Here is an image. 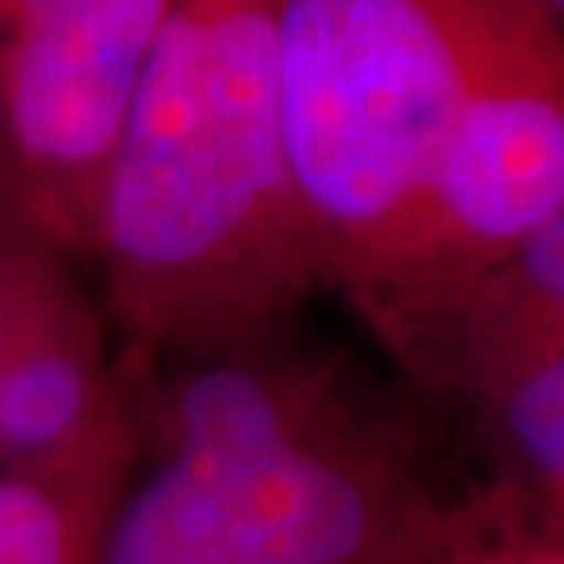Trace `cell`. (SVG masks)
Listing matches in <instances>:
<instances>
[{
    "label": "cell",
    "instance_id": "1",
    "mask_svg": "<svg viewBox=\"0 0 564 564\" xmlns=\"http://www.w3.org/2000/svg\"><path fill=\"white\" fill-rule=\"evenodd\" d=\"M139 456L97 564H431L456 498L402 414L297 330L126 368Z\"/></svg>",
    "mask_w": 564,
    "mask_h": 564
},
{
    "label": "cell",
    "instance_id": "2",
    "mask_svg": "<svg viewBox=\"0 0 564 564\" xmlns=\"http://www.w3.org/2000/svg\"><path fill=\"white\" fill-rule=\"evenodd\" d=\"M118 360L230 351L323 293L289 172L272 0H181L101 188L93 260Z\"/></svg>",
    "mask_w": 564,
    "mask_h": 564
},
{
    "label": "cell",
    "instance_id": "3",
    "mask_svg": "<svg viewBox=\"0 0 564 564\" xmlns=\"http://www.w3.org/2000/svg\"><path fill=\"white\" fill-rule=\"evenodd\" d=\"M502 0H272L276 97L305 235L377 335L435 160Z\"/></svg>",
    "mask_w": 564,
    "mask_h": 564
},
{
    "label": "cell",
    "instance_id": "4",
    "mask_svg": "<svg viewBox=\"0 0 564 564\" xmlns=\"http://www.w3.org/2000/svg\"><path fill=\"white\" fill-rule=\"evenodd\" d=\"M564 205V34L502 0L426 184L381 347L410 377L464 293Z\"/></svg>",
    "mask_w": 564,
    "mask_h": 564
},
{
    "label": "cell",
    "instance_id": "5",
    "mask_svg": "<svg viewBox=\"0 0 564 564\" xmlns=\"http://www.w3.org/2000/svg\"><path fill=\"white\" fill-rule=\"evenodd\" d=\"M181 0H55L0 39V147L13 230L93 260L121 126Z\"/></svg>",
    "mask_w": 564,
    "mask_h": 564
},
{
    "label": "cell",
    "instance_id": "6",
    "mask_svg": "<svg viewBox=\"0 0 564 564\" xmlns=\"http://www.w3.org/2000/svg\"><path fill=\"white\" fill-rule=\"evenodd\" d=\"M76 263L34 242L0 351V473L134 464V381Z\"/></svg>",
    "mask_w": 564,
    "mask_h": 564
},
{
    "label": "cell",
    "instance_id": "7",
    "mask_svg": "<svg viewBox=\"0 0 564 564\" xmlns=\"http://www.w3.org/2000/svg\"><path fill=\"white\" fill-rule=\"evenodd\" d=\"M556 343H564V205L464 293L410 381L464 405Z\"/></svg>",
    "mask_w": 564,
    "mask_h": 564
},
{
    "label": "cell",
    "instance_id": "8",
    "mask_svg": "<svg viewBox=\"0 0 564 564\" xmlns=\"http://www.w3.org/2000/svg\"><path fill=\"white\" fill-rule=\"evenodd\" d=\"M460 410L494 456V481L519 494L544 523L564 527V343Z\"/></svg>",
    "mask_w": 564,
    "mask_h": 564
},
{
    "label": "cell",
    "instance_id": "9",
    "mask_svg": "<svg viewBox=\"0 0 564 564\" xmlns=\"http://www.w3.org/2000/svg\"><path fill=\"white\" fill-rule=\"evenodd\" d=\"M130 468L0 473V564H97Z\"/></svg>",
    "mask_w": 564,
    "mask_h": 564
},
{
    "label": "cell",
    "instance_id": "10",
    "mask_svg": "<svg viewBox=\"0 0 564 564\" xmlns=\"http://www.w3.org/2000/svg\"><path fill=\"white\" fill-rule=\"evenodd\" d=\"M531 506L506 485L489 481L477 494L456 498L444 544L431 564H527Z\"/></svg>",
    "mask_w": 564,
    "mask_h": 564
},
{
    "label": "cell",
    "instance_id": "11",
    "mask_svg": "<svg viewBox=\"0 0 564 564\" xmlns=\"http://www.w3.org/2000/svg\"><path fill=\"white\" fill-rule=\"evenodd\" d=\"M30 251H34V239H25L18 230H0V351L9 343V326H13V310H18L21 276H25Z\"/></svg>",
    "mask_w": 564,
    "mask_h": 564
},
{
    "label": "cell",
    "instance_id": "12",
    "mask_svg": "<svg viewBox=\"0 0 564 564\" xmlns=\"http://www.w3.org/2000/svg\"><path fill=\"white\" fill-rule=\"evenodd\" d=\"M55 0H0V39L4 34H13L18 25H25L30 18H39L46 13Z\"/></svg>",
    "mask_w": 564,
    "mask_h": 564
},
{
    "label": "cell",
    "instance_id": "13",
    "mask_svg": "<svg viewBox=\"0 0 564 564\" xmlns=\"http://www.w3.org/2000/svg\"><path fill=\"white\" fill-rule=\"evenodd\" d=\"M519 4H527L531 13H540L556 34H564V0H519Z\"/></svg>",
    "mask_w": 564,
    "mask_h": 564
},
{
    "label": "cell",
    "instance_id": "14",
    "mask_svg": "<svg viewBox=\"0 0 564 564\" xmlns=\"http://www.w3.org/2000/svg\"><path fill=\"white\" fill-rule=\"evenodd\" d=\"M0 230H13V218H9V176H4V147H0Z\"/></svg>",
    "mask_w": 564,
    "mask_h": 564
}]
</instances>
